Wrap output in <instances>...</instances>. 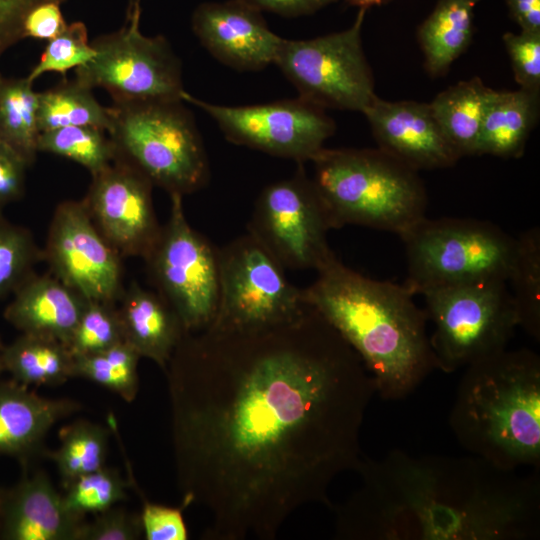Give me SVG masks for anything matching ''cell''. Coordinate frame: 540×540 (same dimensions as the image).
Wrapping results in <instances>:
<instances>
[{
    "label": "cell",
    "mask_w": 540,
    "mask_h": 540,
    "mask_svg": "<svg viewBox=\"0 0 540 540\" xmlns=\"http://www.w3.org/2000/svg\"><path fill=\"white\" fill-rule=\"evenodd\" d=\"M0 518H1V491H0Z\"/></svg>",
    "instance_id": "48"
},
{
    "label": "cell",
    "mask_w": 540,
    "mask_h": 540,
    "mask_svg": "<svg viewBox=\"0 0 540 540\" xmlns=\"http://www.w3.org/2000/svg\"><path fill=\"white\" fill-rule=\"evenodd\" d=\"M481 1L438 0L418 26L417 41L424 56V68L431 77L445 75L470 45L475 8Z\"/></svg>",
    "instance_id": "24"
},
{
    "label": "cell",
    "mask_w": 540,
    "mask_h": 540,
    "mask_svg": "<svg viewBox=\"0 0 540 540\" xmlns=\"http://www.w3.org/2000/svg\"><path fill=\"white\" fill-rule=\"evenodd\" d=\"M75 356L67 344L48 336L21 333L4 346V371L26 386H58L74 378Z\"/></svg>",
    "instance_id": "26"
},
{
    "label": "cell",
    "mask_w": 540,
    "mask_h": 540,
    "mask_svg": "<svg viewBox=\"0 0 540 540\" xmlns=\"http://www.w3.org/2000/svg\"><path fill=\"white\" fill-rule=\"evenodd\" d=\"M183 100L113 103L108 135L116 157L169 195L203 188L210 169L202 137Z\"/></svg>",
    "instance_id": "6"
},
{
    "label": "cell",
    "mask_w": 540,
    "mask_h": 540,
    "mask_svg": "<svg viewBox=\"0 0 540 540\" xmlns=\"http://www.w3.org/2000/svg\"><path fill=\"white\" fill-rule=\"evenodd\" d=\"M311 162L332 229L360 225L400 236L425 217L418 171L378 147H324Z\"/></svg>",
    "instance_id": "5"
},
{
    "label": "cell",
    "mask_w": 540,
    "mask_h": 540,
    "mask_svg": "<svg viewBox=\"0 0 540 540\" xmlns=\"http://www.w3.org/2000/svg\"><path fill=\"white\" fill-rule=\"evenodd\" d=\"M141 7V0H127V9L126 12L132 11L133 9Z\"/></svg>",
    "instance_id": "46"
},
{
    "label": "cell",
    "mask_w": 540,
    "mask_h": 540,
    "mask_svg": "<svg viewBox=\"0 0 540 540\" xmlns=\"http://www.w3.org/2000/svg\"><path fill=\"white\" fill-rule=\"evenodd\" d=\"M507 285L516 309L519 326L540 341V230L522 232L516 238V250Z\"/></svg>",
    "instance_id": "29"
},
{
    "label": "cell",
    "mask_w": 540,
    "mask_h": 540,
    "mask_svg": "<svg viewBox=\"0 0 540 540\" xmlns=\"http://www.w3.org/2000/svg\"><path fill=\"white\" fill-rule=\"evenodd\" d=\"M164 371L180 507L206 511V539L275 538L360 462L375 384L309 304L274 326L185 332Z\"/></svg>",
    "instance_id": "1"
},
{
    "label": "cell",
    "mask_w": 540,
    "mask_h": 540,
    "mask_svg": "<svg viewBox=\"0 0 540 540\" xmlns=\"http://www.w3.org/2000/svg\"><path fill=\"white\" fill-rule=\"evenodd\" d=\"M259 11L283 17H300L313 14L338 0H243Z\"/></svg>",
    "instance_id": "43"
},
{
    "label": "cell",
    "mask_w": 540,
    "mask_h": 540,
    "mask_svg": "<svg viewBox=\"0 0 540 540\" xmlns=\"http://www.w3.org/2000/svg\"><path fill=\"white\" fill-rule=\"evenodd\" d=\"M502 40L519 88L540 92V31L506 32Z\"/></svg>",
    "instance_id": "37"
},
{
    "label": "cell",
    "mask_w": 540,
    "mask_h": 540,
    "mask_svg": "<svg viewBox=\"0 0 540 540\" xmlns=\"http://www.w3.org/2000/svg\"><path fill=\"white\" fill-rule=\"evenodd\" d=\"M539 114L540 92L495 90L484 116L477 156L520 158Z\"/></svg>",
    "instance_id": "23"
},
{
    "label": "cell",
    "mask_w": 540,
    "mask_h": 540,
    "mask_svg": "<svg viewBox=\"0 0 540 540\" xmlns=\"http://www.w3.org/2000/svg\"><path fill=\"white\" fill-rule=\"evenodd\" d=\"M43 261L31 232L0 216V298L14 293Z\"/></svg>",
    "instance_id": "33"
},
{
    "label": "cell",
    "mask_w": 540,
    "mask_h": 540,
    "mask_svg": "<svg viewBox=\"0 0 540 540\" xmlns=\"http://www.w3.org/2000/svg\"><path fill=\"white\" fill-rule=\"evenodd\" d=\"M4 318L21 333L55 338L68 345L86 299L50 272L32 274L14 293Z\"/></svg>",
    "instance_id": "21"
},
{
    "label": "cell",
    "mask_w": 540,
    "mask_h": 540,
    "mask_svg": "<svg viewBox=\"0 0 540 540\" xmlns=\"http://www.w3.org/2000/svg\"><path fill=\"white\" fill-rule=\"evenodd\" d=\"M348 5L357 7L358 9L368 10L370 7L379 6L389 2L390 0H344Z\"/></svg>",
    "instance_id": "45"
},
{
    "label": "cell",
    "mask_w": 540,
    "mask_h": 540,
    "mask_svg": "<svg viewBox=\"0 0 540 540\" xmlns=\"http://www.w3.org/2000/svg\"><path fill=\"white\" fill-rule=\"evenodd\" d=\"M127 487L119 472L105 466L71 482L65 488L64 505L75 514H96L125 500Z\"/></svg>",
    "instance_id": "35"
},
{
    "label": "cell",
    "mask_w": 540,
    "mask_h": 540,
    "mask_svg": "<svg viewBox=\"0 0 540 540\" xmlns=\"http://www.w3.org/2000/svg\"><path fill=\"white\" fill-rule=\"evenodd\" d=\"M362 113L378 148L417 171L449 168L459 160L429 103L387 101L377 96Z\"/></svg>",
    "instance_id": "18"
},
{
    "label": "cell",
    "mask_w": 540,
    "mask_h": 540,
    "mask_svg": "<svg viewBox=\"0 0 540 540\" xmlns=\"http://www.w3.org/2000/svg\"><path fill=\"white\" fill-rule=\"evenodd\" d=\"M92 90L75 78H64L54 87L39 92L40 133L66 126H93L108 133L112 125L110 108L100 104Z\"/></svg>",
    "instance_id": "27"
},
{
    "label": "cell",
    "mask_w": 540,
    "mask_h": 540,
    "mask_svg": "<svg viewBox=\"0 0 540 540\" xmlns=\"http://www.w3.org/2000/svg\"><path fill=\"white\" fill-rule=\"evenodd\" d=\"M96 52L88 40L84 22L74 21L55 38L48 41L38 63L26 78L34 83L47 72L61 73L65 78L67 71L86 65L94 59Z\"/></svg>",
    "instance_id": "36"
},
{
    "label": "cell",
    "mask_w": 540,
    "mask_h": 540,
    "mask_svg": "<svg viewBox=\"0 0 540 540\" xmlns=\"http://www.w3.org/2000/svg\"><path fill=\"white\" fill-rule=\"evenodd\" d=\"M58 449L47 452L66 488L75 479L105 467L109 430L87 420L65 426Z\"/></svg>",
    "instance_id": "30"
},
{
    "label": "cell",
    "mask_w": 540,
    "mask_h": 540,
    "mask_svg": "<svg viewBox=\"0 0 540 540\" xmlns=\"http://www.w3.org/2000/svg\"><path fill=\"white\" fill-rule=\"evenodd\" d=\"M81 408L73 399L42 397L13 379L0 381V456L27 466L43 453L50 429Z\"/></svg>",
    "instance_id": "20"
},
{
    "label": "cell",
    "mask_w": 540,
    "mask_h": 540,
    "mask_svg": "<svg viewBox=\"0 0 540 540\" xmlns=\"http://www.w3.org/2000/svg\"><path fill=\"white\" fill-rule=\"evenodd\" d=\"M67 26L60 4L49 2L36 6L23 23V39L51 40Z\"/></svg>",
    "instance_id": "42"
},
{
    "label": "cell",
    "mask_w": 540,
    "mask_h": 540,
    "mask_svg": "<svg viewBox=\"0 0 540 540\" xmlns=\"http://www.w3.org/2000/svg\"><path fill=\"white\" fill-rule=\"evenodd\" d=\"M141 356L127 342L103 351L75 356L74 377L96 383L132 402L139 390L138 362Z\"/></svg>",
    "instance_id": "31"
},
{
    "label": "cell",
    "mask_w": 540,
    "mask_h": 540,
    "mask_svg": "<svg viewBox=\"0 0 540 540\" xmlns=\"http://www.w3.org/2000/svg\"><path fill=\"white\" fill-rule=\"evenodd\" d=\"M38 98L26 77L10 78L0 73V140L31 166L38 153Z\"/></svg>",
    "instance_id": "28"
},
{
    "label": "cell",
    "mask_w": 540,
    "mask_h": 540,
    "mask_svg": "<svg viewBox=\"0 0 540 540\" xmlns=\"http://www.w3.org/2000/svg\"><path fill=\"white\" fill-rule=\"evenodd\" d=\"M42 252L50 273L86 300L119 301L122 257L100 234L82 199L56 206Z\"/></svg>",
    "instance_id": "15"
},
{
    "label": "cell",
    "mask_w": 540,
    "mask_h": 540,
    "mask_svg": "<svg viewBox=\"0 0 540 540\" xmlns=\"http://www.w3.org/2000/svg\"><path fill=\"white\" fill-rule=\"evenodd\" d=\"M366 9L342 31L307 40L284 39L274 64L298 97L323 109L363 112L377 97L362 45Z\"/></svg>",
    "instance_id": "9"
},
{
    "label": "cell",
    "mask_w": 540,
    "mask_h": 540,
    "mask_svg": "<svg viewBox=\"0 0 540 540\" xmlns=\"http://www.w3.org/2000/svg\"><path fill=\"white\" fill-rule=\"evenodd\" d=\"M28 167L15 150L0 140V211L23 196Z\"/></svg>",
    "instance_id": "41"
},
{
    "label": "cell",
    "mask_w": 540,
    "mask_h": 540,
    "mask_svg": "<svg viewBox=\"0 0 540 540\" xmlns=\"http://www.w3.org/2000/svg\"><path fill=\"white\" fill-rule=\"evenodd\" d=\"M119 302L124 341L164 370L186 332L179 316L159 293L136 282L123 290Z\"/></svg>",
    "instance_id": "22"
},
{
    "label": "cell",
    "mask_w": 540,
    "mask_h": 540,
    "mask_svg": "<svg viewBox=\"0 0 540 540\" xmlns=\"http://www.w3.org/2000/svg\"><path fill=\"white\" fill-rule=\"evenodd\" d=\"M494 89L479 77L459 81L429 102L444 137L460 158L477 156L478 141Z\"/></svg>",
    "instance_id": "25"
},
{
    "label": "cell",
    "mask_w": 540,
    "mask_h": 540,
    "mask_svg": "<svg viewBox=\"0 0 540 540\" xmlns=\"http://www.w3.org/2000/svg\"><path fill=\"white\" fill-rule=\"evenodd\" d=\"M91 177L82 201L96 228L122 258L144 259L162 226L153 206L154 185L119 158Z\"/></svg>",
    "instance_id": "16"
},
{
    "label": "cell",
    "mask_w": 540,
    "mask_h": 540,
    "mask_svg": "<svg viewBox=\"0 0 540 540\" xmlns=\"http://www.w3.org/2000/svg\"><path fill=\"white\" fill-rule=\"evenodd\" d=\"M406 285L415 295L456 284L507 281L516 238L496 224L473 218L426 216L400 235Z\"/></svg>",
    "instance_id": "7"
},
{
    "label": "cell",
    "mask_w": 540,
    "mask_h": 540,
    "mask_svg": "<svg viewBox=\"0 0 540 540\" xmlns=\"http://www.w3.org/2000/svg\"><path fill=\"white\" fill-rule=\"evenodd\" d=\"M140 518L146 540H186L188 538L181 507L145 502Z\"/></svg>",
    "instance_id": "39"
},
{
    "label": "cell",
    "mask_w": 540,
    "mask_h": 540,
    "mask_svg": "<svg viewBox=\"0 0 540 540\" xmlns=\"http://www.w3.org/2000/svg\"><path fill=\"white\" fill-rule=\"evenodd\" d=\"M167 222L144 258L150 281L179 316L186 332L209 327L220 295L219 249L187 221L183 197L170 195Z\"/></svg>",
    "instance_id": "10"
},
{
    "label": "cell",
    "mask_w": 540,
    "mask_h": 540,
    "mask_svg": "<svg viewBox=\"0 0 540 540\" xmlns=\"http://www.w3.org/2000/svg\"><path fill=\"white\" fill-rule=\"evenodd\" d=\"M436 369L452 373L507 348L519 326L507 281L489 280L423 292Z\"/></svg>",
    "instance_id": "8"
},
{
    "label": "cell",
    "mask_w": 540,
    "mask_h": 540,
    "mask_svg": "<svg viewBox=\"0 0 540 540\" xmlns=\"http://www.w3.org/2000/svg\"><path fill=\"white\" fill-rule=\"evenodd\" d=\"M123 341L116 303L87 300L68 347L74 356H83L103 351Z\"/></svg>",
    "instance_id": "34"
},
{
    "label": "cell",
    "mask_w": 540,
    "mask_h": 540,
    "mask_svg": "<svg viewBox=\"0 0 540 540\" xmlns=\"http://www.w3.org/2000/svg\"><path fill=\"white\" fill-rule=\"evenodd\" d=\"M511 19L527 31H540V0H505Z\"/></svg>",
    "instance_id": "44"
},
{
    "label": "cell",
    "mask_w": 540,
    "mask_h": 540,
    "mask_svg": "<svg viewBox=\"0 0 540 540\" xmlns=\"http://www.w3.org/2000/svg\"><path fill=\"white\" fill-rule=\"evenodd\" d=\"M182 100L206 112L228 141L298 164L311 161L336 130L325 109L300 97L226 106L205 102L185 91Z\"/></svg>",
    "instance_id": "14"
},
{
    "label": "cell",
    "mask_w": 540,
    "mask_h": 540,
    "mask_svg": "<svg viewBox=\"0 0 540 540\" xmlns=\"http://www.w3.org/2000/svg\"><path fill=\"white\" fill-rule=\"evenodd\" d=\"M464 368L449 416L459 444L505 470L539 469V355L506 348Z\"/></svg>",
    "instance_id": "4"
},
{
    "label": "cell",
    "mask_w": 540,
    "mask_h": 540,
    "mask_svg": "<svg viewBox=\"0 0 540 540\" xmlns=\"http://www.w3.org/2000/svg\"><path fill=\"white\" fill-rule=\"evenodd\" d=\"M359 488L336 509L350 540H530L540 535L538 470L519 475L475 455L361 457Z\"/></svg>",
    "instance_id": "2"
},
{
    "label": "cell",
    "mask_w": 540,
    "mask_h": 540,
    "mask_svg": "<svg viewBox=\"0 0 540 540\" xmlns=\"http://www.w3.org/2000/svg\"><path fill=\"white\" fill-rule=\"evenodd\" d=\"M220 295L213 323L225 330H253L290 321L308 307L303 289L247 232L219 250Z\"/></svg>",
    "instance_id": "12"
},
{
    "label": "cell",
    "mask_w": 540,
    "mask_h": 540,
    "mask_svg": "<svg viewBox=\"0 0 540 540\" xmlns=\"http://www.w3.org/2000/svg\"><path fill=\"white\" fill-rule=\"evenodd\" d=\"M142 10L126 15L117 31L97 36L92 61L75 69V79L109 93L113 103L182 100V64L163 35L140 30Z\"/></svg>",
    "instance_id": "11"
},
{
    "label": "cell",
    "mask_w": 540,
    "mask_h": 540,
    "mask_svg": "<svg viewBox=\"0 0 540 540\" xmlns=\"http://www.w3.org/2000/svg\"><path fill=\"white\" fill-rule=\"evenodd\" d=\"M85 516L70 512L43 471L1 491L0 536L6 540H77Z\"/></svg>",
    "instance_id": "19"
},
{
    "label": "cell",
    "mask_w": 540,
    "mask_h": 540,
    "mask_svg": "<svg viewBox=\"0 0 540 540\" xmlns=\"http://www.w3.org/2000/svg\"><path fill=\"white\" fill-rule=\"evenodd\" d=\"M37 146L38 152L72 160L91 175L108 167L116 157L108 133L93 126H66L41 132Z\"/></svg>",
    "instance_id": "32"
},
{
    "label": "cell",
    "mask_w": 540,
    "mask_h": 540,
    "mask_svg": "<svg viewBox=\"0 0 540 540\" xmlns=\"http://www.w3.org/2000/svg\"><path fill=\"white\" fill-rule=\"evenodd\" d=\"M66 0H0V58L23 39V23L28 13L44 3Z\"/></svg>",
    "instance_id": "40"
},
{
    "label": "cell",
    "mask_w": 540,
    "mask_h": 540,
    "mask_svg": "<svg viewBox=\"0 0 540 540\" xmlns=\"http://www.w3.org/2000/svg\"><path fill=\"white\" fill-rule=\"evenodd\" d=\"M191 27L214 58L239 71L274 64L283 40L271 31L262 12L243 0L199 4L192 13Z\"/></svg>",
    "instance_id": "17"
},
{
    "label": "cell",
    "mask_w": 540,
    "mask_h": 540,
    "mask_svg": "<svg viewBox=\"0 0 540 540\" xmlns=\"http://www.w3.org/2000/svg\"><path fill=\"white\" fill-rule=\"evenodd\" d=\"M4 346L0 340V374L4 371V365H3V351Z\"/></svg>",
    "instance_id": "47"
},
{
    "label": "cell",
    "mask_w": 540,
    "mask_h": 540,
    "mask_svg": "<svg viewBox=\"0 0 540 540\" xmlns=\"http://www.w3.org/2000/svg\"><path fill=\"white\" fill-rule=\"evenodd\" d=\"M332 229L321 196L299 163L290 178L259 194L248 233L284 268L318 270L336 257L328 243Z\"/></svg>",
    "instance_id": "13"
},
{
    "label": "cell",
    "mask_w": 540,
    "mask_h": 540,
    "mask_svg": "<svg viewBox=\"0 0 540 540\" xmlns=\"http://www.w3.org/2000/svg\"><path fill=\"white\" fill-rule=\"evenodd\" d=\"M143 535L140 515L123 507H111L84 521L77 540H136Z\"/></svg>",
    "instance_id": "38"
},
{
    "label": "cell",
    "mask_w": 540,
    "mask_h": 540,
    "mask_svg": "<svg viewBox=\"0 0 540 540\" xmlns=\"http://www.w3.org/2000/svg\"><path fill=\"white\" fill-rule=\"evenodd\" d=\"M316 272L305 301L359 355L382 399L406 397L436 369L426 311L406 285L366 277L337 257Z\"/></svg>",
    "instance_id": "3"
}]
</instances>
